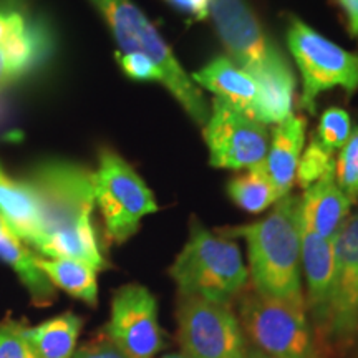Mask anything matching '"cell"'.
Here are the masks:
<instances>
[{
    "label": "cell",
    "instance_id": "cell-1",
    "mask_svg": "<svg viewBox=\"0 0 358 358\" xmlns=\"http://www.w3.org/2000/svg\"><path fill=\"white\" fill-rule=\"evenodd\" d=\"M37 194L42 237L35 245L48 259H75L95 271L108 268L92 224L93 173L70 161H45L27 179Z\"/></svg>",
    "mask_w": 358,
    "mask_h": 358
},
{
    "label": "cell",
    "instance_id": "cell-2",
    "mask_svg": "<svg viewBox=\"0 0 358 358\" xmlns=\"http://www.w3.org/2000/svg\"><path fill=\"white\" fill-rule=\"evenodd\" d=\"M248 244L249 275L254 290L266 297L306 307L301 284V198L277 199L262 221L227 229Z\"/></svg>",
    "mask_w": 358,
    "mask_h": 358
},
{
    "label": "cell",
    "instance_id": "cell-3",
    "mask_svg": "<svg viewBox=\"0 0 358 358\" xmlns=\"http://www.w3.org/2000/svg\"><path fill=\"white\" fill-rule=\"evenodd\" d=\"M169 275L181 297L226 306L243 292L249 279L239 245L229 237L213 234L196 219H192L189 239L174 259Z\"/></svg>",
    "mask_w": 358,
    "mask_h": 358
},
{
    "label": "cell",
    "instance_id": "cell-4",
    "mask_svg": "<svg viewBox=\"0 0 358 358\" xmlns=\"http://www.w3.org/2000/svg\"><path fill=\"white\" fill-rule=\"evenodd\" d=\"M90 2L106 22L111 35L122 48V53H140L158 65L164 75V87L176 98L192 122L204 127L211 111L204 95L141 8L131 0H90Z\"/></svg>",
    "mask_w": 358,
    "mask_h": 358
},
{
    "label": "cell",
    "instance_id": "cell-5",
    "mask_svg": "<svg viewBox=\"0 0 358 358\" xmlns=\"http://www.w3.org/2000/svg\"><path fill=\"white\" fill-rule=\"evenodd\" d=\"M93 186L106 237L115 244L127 243L140 229L141 219L158 211L153 192L140 174L108 148L100 151Z\"/></svg>",
    "mask_w": 358,
    "mask_h": 358
},
{
    "label": "cell",
    "instance_id": "cell-6",
    "mask_svg": "<svg viewBox=\"0 0 358 358\" xmlns=\"http://www.w3.org/2000/svg\"><path fill=\"white\" fill-rule=\"evenodd\" d=\"M244 332L271 358H320L303 306L277 301L256 290L241 299Z\"/></svg>",
    "mask_w": 358,
    "mask_h": 358
},
{
    "label": "cell",
    "instance_id": "cell-7",
    "mask_svg": "<svg viewBox=\"0 0 358 358\" xmlns=\"http://www.w3.org/2000/svg\"><path fill=\"white\" fill-rule=\"evenodd\" d=\"M287 47L302 75V105L312 115L322 92L342 87L352 95L358 90L357 53L325 38L299 17L289 20Z\"/></svg>",
    "mask_w": 358,
    "mask_h": 358
},
{
    "label": "cell",
    "instance_id": "cell-8",
    "mask_svg": "<svg viewBox=\"0 0 358 358\" xmlns=\"http://www.w3.org/2000/svg\"><path fill=\"white\" fill-rule=\"evenodd\" d=\"M178 338L189 358H245V338L239 320L226 303L181 297Z\"/></svg>",
    "mask_w": 358,
    "mask_h": 358
},
{
    "label": "cell",
    "instance_id": "cell-9",
    "mask_svg": "<svg viewBox=\"0 0 358 358\" xmlns=\"http://www.w3.org/2000/svg\"><path fill=\"white\" fill-rule=\"evenodd\" d=\"M203 136L214 168L249 169L267 158L266 124L221 98H214Z\"/></svg>",
    "mask_w": 358,
    "mask_h": 358
},
{
    "label": "cell",
    "instance_id": "cell-10",
    "mask_svg": "<svg viewBox=\"0 0 358 358\" xmlns=\"http://www.w3.org/2000/svg\"><path fill=\"white\" fill-rule=\"evenodd\" d=\"M334 250L332 292L320 332L334 347H347L358 334V213L340 227Z\"/></svg>",
    "mask_w": 358,
    "mask_h": 358
},
{
    "label": "cell",
    "instance_id": "cell-11",
    "mask_svg": "<svg viewBox=\"0 0 358 358\" xmlns=\"http://www.w3.org/2000/svg\"><path fill=\"white\" fill-rule=\"evenodd\" d=\"M106 337L128 358H155L163 350L158 302L145 285L128 284L116 290Z\"/></svg>",
    "mask_w": 358,
    "mask_h": 358
},
{
    "label": "cell",
    "instance_id": "cell-12",
    "mask_svg": "<svg viewBox=\"0 0 358 358\" xmlns=\"http://www.w3.org/2000/svg\"><path fill=\"white\" fill-rule=\"evenodd\" d=\"M209 15L236 65L248 71L266 58L272 40L264 32L248 0H211Z\"/></svg>",
    "mask_w": 358,
    "mask_h": 358
},
{
    "label": "cell",
    "instance_id": "cell-13",
    "mask_svg": "<svg viewBox=\"0 0 358 358\" xmlns=\"http://www.w3.org/2000/svg\"><path fill=\"white\" fill-rule=\"evenodd\" d=\"M257 85L249 116L262 124H279L292 116L295 75L280 48L272 42L261 64L248 70Z\"/></svg>",
    "mask_w": 358,
    "mask_h": 358
},
{
    "label": "cell",
    "instance_id": "cell-14",
    "mask_svg": "<svg viewBox=\"0 0 358 358\" xmlns=\"http://www.w3.org/2000/svg\"><path fill=\"white\" fill-rule=\"evenodd\" d=\"M352 204L335 182V174L322 178L307 187L301 198L302 232L334 241L350 216Z\"/></svg>",
    "mask_w": 358,
    "mask_h": 358
},
{
    "label": "cell",
    "instance_id": "cell-15",
    "mask_svg": "<svg viewBox=\"0 0 358 358\" xmlns=\"http://www.w3.org/2000/svg\"><path fill=\"white\" fill-rule=\"evenodd\" d=\"M301 267L307 280L306 308L310 310L313 324L320 332L324 329L332 292L335 268L334 241L302 232Z\"/></svg>",
    "mask_w": 358,
    "mask_h": 358
},
{
    "label": "cell",
    "instance_id": "cell-16",
    "mask_svg": "<svg viewBox=\"0 0 358 358\" xmlns=\"http://www.w3.org/2000/svg\"><path fill=\"white\" fill-rule=\"evenodd\" d=\"M307 122L303 116H289L275 124L272 140L268 141L266 168L274 186L277 199L287 196L292 189L299 159L306 143Z\"/></svg>",
    "mask_w": 358,
    "mask_h": 358
},
{
    "label": "cell",
    "instance_id": "cell-17",
    "mask_svg": "<svg viewBox=\"0 0 358 358\" xmlns=\"http://www.w3.org/2000/svg\"><path fill=\"white\" fill-rule=\"evenodd\" d=\"M0 219L24 244L35 248L42 237L40 203L32 186L15 181L0 166Z\"/></svg>",
    "mask_w": 358,
    "mask_h": 358
},
{
    "label": "cell",
    "instance_id": "cell-18",
    "mask_svg": "<svg viewBox=\"0 0 358 358\" xmlns=\"http://www.w3.org/2000/svg\"><path fill=\"white\" fill-rule=\"evenodd\" d=\"M191 78L194 83L216 93V98L231 103L248 115L256 100L257 85L254 78L227 57L213 58L208 65L194 71Z\"/></svg>",
    "mask_w": 358,
    "mask_h": 358
},
{
    "label": "cell",
    "instance_id": "cell-19",
    "mask_svg": "<svg viewBox=\"0 0 358 358\" xmlns=\"http://www.w3.org/2000/svg\"><path fill=\"white\" fill-rule=\"evenodd\" d=\"M13 77L19 80L38 66L52 50V34L42 22L29 20L22 12L7 38L0 43Z\"/></svg>",
    "mask_w": 358,
    "mask_h": 358
},
{
    "label": "cell",
    "instance_id": "cell-20",
    "mask_svg": "<svg viewBox=\"0 0 358 358\" xmlns=\"http://www.w3.org/2000/svg\"><path fill=\"white\" fill-rule=\"evenodd\" d=\"M82 325L77 313L65 312L37 327L22 325V332L38 358H71Z\"/></svg>",
    "mask_w": 358,
    "mask_h": 358
},
{
    "label": "cell",
    "instance_id": "cell-21",
    "mask_svg": "<svg viewBox=\"0 0 358 358\" xmlns=\"http://www.w3.org/2000/svg\"><path fill=\"white\" fill-rule=\"evenodd\" d=\"M35 264L43 275L50 280L53 287L65 290L71 297L96 306L98 302V280L96 272L87 262L75 259H43L37 257Z\"/></svg>",
    "mask_w": 358,
    "mask_h": 358
},
{
    "label": "cell",
    "instance_id": "cell-22",
    "mask_svg": "<svg viewBox=\"0 0 358 358\" xmlns=\"http://www.w3.org/2000/svg\"><path fill=\"white\" fill-rule=\"evenodd\" d=\"M227 194L232 203L252 214L262 213L268 206L275 204L277 194L267 173L266 161L231 179L227 185Z\"/></svg>",
    "mask_w": 358,
    "mask_h": 358
},
{
    "label": "cell",
    "instance_id": "cell-23",
    "mask_svg": "<svg viewBox=\"0 0 358 358\" xmlns=\"http://www.w3.org/2000/svg\"><path fill=\"white\" fill-rule=\"evenodd\" d=\"M330 174H335L334 153L327 150L325 146H322L315 140V136H312L307 150L303 151L301 159H299L295 179H297L299 186L307 189V187L315 185L322 178L330 176Z\"/></svg>",
    "mask_w": 358,
    "mask_h": 358
},
{
    "label": "cell",
    "instance_id": "cell-24",
    "mask_svg": "<svg viewBox=\"0 0 358 358\" xmlns=\"http://www.w3.org/2000/svg\"><path fill=\"white\" fill-rule=\"evenodd\" d=\"M335 182L352 203L358 201V128L350 134L335 161Z\"/></svg>",
    "mask_w": 358,
    "mask_h": 358
},
{
    "label": "cell",
    "instance_id": "cell-25",
    "mask_svg": "<svg viewBox=\"0 0 358 358\" xmlns=\"http://www.w3.org/2000/svg\"><path fill=\"white\" fill-rule=\"evenodd\" d=\"M350 134V116L345 110L332 106V108L324 111L319 127H317V133L313 136L322 146H325L327 150L334 153L335 150H342Z\"/></svg>",
    "mask_w": 358,
    "mask_h": 358
},
{
    "label": "cell",
    "instance_id": "cell-26",
    "mask_svg": "<svg viewBox=\"0 0 358 358\" xmlns=\"http://www.w3.org/2000/svg\"><path fill=\"white\" fill-rule=\"evenodd\" d=\"M0 261L8 264L17 275H25L34 266V252L0 219Z\"/></svg>",
    "mask_w": 358,
    "mask_h": 358
},
{
    "label": "cell",
    "instance_id": "cell-27",
    "mask_svg": "<svg viewBox=\"0 0 358 358\" xmlns=\"http://www.w3.org/2000/svg\"><path fill=\"white\" fill-rule=\"evenodd\" d=\"M0 358H38L19 322L6 320L0 324Z\"/></svg>",
    "mask_w": 358,
    "mask_h": 358
},
{
    "label": "cell",
    "instance_id": "cell-28",
    "mask_svg": "<svg viewBox=\"0 0 358 358\" xmlns=\"http://www.w3.org/2000/svg\"><path fill=\"white\" fill-rule=\"evenodd\" d=\"M116 60L124 71V75L138 82H159L164 83V75L161 69L150 58L140 53H116Z\"/></svg>",
    "mask_w": 358,
    "mask_h": 358
},
{
    "label": "cell",
    "instance_id": "cell-29",
    "mask_svg": "<svg viewBox=\"0 0 358 358\" xmlns=\"http://www.w3.org/2000/svg\"><path fill=\"white\" fill-rule=\"evenodd\" d=\"M71 358H128L108 337L92 340L87 345L75 350Z\"/></svg>",
    "mask_w": 358,
    "mask_h": 358
},
{
    "label": "cell",
    "instance_id": "cell-30",
    "mask_svg": "<svg viewBox=\"0 0 358 358\" xmlns=\"http://www.w3.org/2000/svg\"><path fill=\"white\" fill-rule=\"evenodd\" d=\"M174 10L185 13L192 22H203L209 17L211 0H164Z\"/></svg>",
    "mask_w": 358,
    "mask_h": 358
},
{
    "label": "cell",
    "instance_id": "cell-31",
    "mask_svg": "<svg viewBox=\"0 0 358 358\" xmlns=\"http://www.w3.org/2000/svg\"><path fill=\"white\" fill-rule=\"evenodd\" d=\"M335 3L345 17L348 32L358 38V0H335Z\"/></svg>",
    "mask_w": 358,
    "mask_h": 358
},
{
    "label": "cell",
    "instance_id": "cell-32",
    "mask_svg": "<svg viewBox=\"0 0 358 358\" xmlns=\"http://www.w3.org/2000/svg\"><path fill=\"white\" fill-rule=\"evenodd\" d=\"M22 12L19 8L13 7V3L0 7V43L7 38V35L10 34L13 25L17 24V20L20 19Z\"/></svg>",
    "mask_w": 358,
    "mask_h": 358
},
{
    "label": "cell",
    "instance_id": "cell-33",
    "mask_svg": "<svg viewBox=\"0 0 358 358\" xmlns=\"http://www.w3.org/2000/svg\"><path fill=\"white\" fill-rule=\"evenodd\" d=\"M13 82H15V77H13L10 66H8V62L6 55H3L2 48H0V92Z\"/></svg>",
    "mask_w": 358,
    "mask_h": 358
},
{
    "label": "cell",
    "instance_id": "cell-34",
    "mask_svg": "<svg viewBox=\"0 0 358 358\" xmlns=\"http://www.w3.org/2000/svg\"><path fill=\"white\" fill-rule=\"evenodd\" d=\"M245 358H271V357L264 355V353L259 352L257 348H248V352H245Z\"/></svg>",
    "mask_w": 358,
    "mask_h": 358
},
{
    "label": "cell",
    "instance_id": "cell-35",
    "mask_svg": "<svg viewBox=\"0 0 358 358\" xmlns=\"http://www.w3.org/2000/svg\"><path fill=\"white\" fill-rule=\"evenodd\" d=\"M161 358H189L187 355H185V353H168V355L161 357Z\"/></svg>",
    "mask_w": 358,
    "mask_h": 358
}]
</instances>
